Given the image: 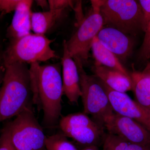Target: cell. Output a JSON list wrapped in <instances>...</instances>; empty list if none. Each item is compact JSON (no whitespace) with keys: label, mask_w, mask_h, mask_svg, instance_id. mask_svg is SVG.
Returning <instances> with one entry per match:
<instances>
[{"label":"cell","mask_w":150,"mask_h":150,"mask_svg":"<svg viewBox=\"0 0 150 150\" xmlns=\"http://www.w3.org/2000/svg\"><path fill=\"white\" fill-rule=\"evenodd\" d=\"M33 102L43 110V126L53 128L59 124L62 115L64 93L60 64H30Z\"/></svg>","instance_id":"cell-1"},{"label":"cell","mask_w":150,"mask_h":150,"mask_svg":"<svg viewBox=\"0 0 150 150\" xmlns=\"http://www.w3.org/2000/svg\"><path fill=\"white\" fill-rule=\"evenodd\" d=\"M5 68L0 92V123L31 107L33 93L30 69L16 63Z\"/></svg>","instance_id":"cell-2"},{"label":"cell","mask_w":150,"mask_h":150,"mask_svg":"<svg viewBox=\"0 0 150 150\" xmlns=\"http://www.w3.org/2000/svg\"><path fill=\"white\" fill-rule=\"evenodd\" d=\"M100 13L103 26L115 28L128 35H136L142 30L143 13L138 1H100Z\"/></svg>","instance_id":"cell-3"},{"label":"cell","mask_w":150,"mask_h":150,"mask_svg":"<svg viewBox=\"0 0 150 150\" xmlns=\"http://www.w3.org/2000/svg\"><path fill=\"white\" fill-rule=\"evenodd\" d=\"M11 40L10 44L3 53L4 66L16 63L31 64L58 58L51 47L54 40L44 35L30 33Z\"/></svg>","instance_id":"cell-4"},{"label":"cell","mask_w":150,"mask_h":150,"mask_svg":"<svg viewBox=\"0 0 150 150\" xmlns=\"http://www.w3.org/2000/svg\"><path fill=\"white\" fill-rule=\"evenodd\" d=\"M74 60L79 75L83 112L91 115L95 122L104 128L105 121L115 112L107 94L99 79L88 74L80 61Z\"/></svg>","instance_id":"cell-5"},{"label":"cell","mask_w":150,"mask_h":150,"mask_svg":"<svg viewBox=\"0 0 150 150\" xmlns=\"http://www.w3.org/2000/svg\"><path fill=\"white\" fill-rule=\"evenodd\" d=\"M16 150H46V136L32 108L23 110L5 126Z\"/></svg>","instance_id":"cell-6"},{"label":"cell","mask_w":150,"mask_h":150,"mask_svg":"<svg viewBox=\"0 0 150 150\" xmlns=\"http://www.w3.org/2000/svg\"><path fill=\"white\" fill-rule=\"evenodd\" d=\"M92 9L79 25V28L66 44L74 60L83 65L88 62L94 39L103 27V20L100 13V1H92Z\"/></svg>","instance_id":"cell-7"},{"label":"cell","mask_w":150,"mask_h":150,"mask_svg":"<svg viewBox=\"0 0 150 150\" xmlns=\"http://www.w3.org/2000/svg\"><path fill=\"white\" fill-rule=\"evenodd\" d=\"M59 125L66 137L71 138L84 147L93 146L98 147L102 144L105 134L103 127L84 112L62 116Z\"/></svg>","instance_id":"cell-8"},{"label":"cell","mask_w":150,"mask_h":150,"mask_svg":"<svg viewBox=\"0 0 150 150\" xmlns=\"http://www.w3.org/2000/svg\"><path fill=\"white\" fill-rule=\"evenodd\" d=\"M109 134L118 136L128 143L150 148V131L133 119L114 112L105 122Z\"/></svg>","instance_id":"cell-9"},{"label":"cell","mask_w":150,"mask_h":150,"mask_svg":"<svg viewBox=\"0 0 150 150\" xmlns=\"http://www.w3.org/2000/svg\"><path fill=\"white\" fill-rule=\"evenodd\" d=\"M98 79L114 112L135 120L150 131V110L131 99L126 93L113 90Z\"/></svg>","instance_id":"cell-10"},{"label":"cell","mask_w":150,"mask_h":150,"mask_svg":"<svg viewBox=\"0 0 150 150\" xmlns=\"http://www.w3.org/2000/svg\"><path fill=\"white\" fill-rule=\"evenodd\" d=\"M100 43L113 53L121 62L130 57L134 41L129 35L112 28H103L97 35Z\"/></svg>","instance_id":"cell-11"},{"label":"cell","mask_w":150,"mask_h":150,"mask_svg":"<svg viewBox=\"0 0 150 150\" xmlns=\"http://www.w3.org/2000/svg\"><path fill=\"white\" fill-rule=\"evenodd\" d=\"M62 81L64 94L71 103H78L81 96L79 75L74 60L67 48L66 40L63 41L62 58Z\"/></svg>","instance_id":"cell-12"},{"label":"cell","mask_w":150,"mask_h":150,"mask_svg":"<svg viewBox=\"0 0 150 150\" xmlns=\"http://www.w3.org/2000/svg\"><path fill=\"white\" fill-rule=\"evenodd\" d=\"M33 3V1L31 0H21L7 30V36L11 40L18 39L31 33Z\"/></svg>","instance_id":"cell-13"},{"label":"cell","mask_w":150,"mask_h":150,"mask_svg":"<svg viewBox=\"0 0 150 150\" xmlns=\"http://www.w3.org/2000/svg\"><path fill=\"white\" fill-rule=\"evenodd\" d=\"M92 70L95 76L113 90L123 93L132 91L131 76H127L119 71L95 63L92 67Z\"/></svg>","instance_id":"cell-14"},{"label":"cell","mask_w":150,"mask_h":150,"mask_svg":"<svg viewBox=\"0 0 150 150\" xmlns=\"http://www.w3.org/2000/svg\"><path fill=\"white\" fill-rule=\"evenodd\" d=\"M133 88L137 101L150 110V74L144 69L138 71L133 67L130 74Z\"/></svg>","instance_id":"cell-15"},{"label":"cell","mask_w":150,"mask_h":150,"mask_svg":"<svg viewBox=\"0 0 150 150\" xmlns=\"http://www.w3.org/2000/svg\"><path fill=\"white\" fill-rule=\"evenodd\" d=\"M91 49L95 63L117 70L127 76H130L118 58L100 43L97 36L94 39Z\"/></svg>","instance_id":"cell-16"},{"label":"cell","mask_w":150,"mask_h":150,"mask_svg":"<svg viewBox=\"0 0 150 150\" xmlns=\"http://www.w3.org/2000/svg\"><path fill=\"white\" fill-rule=\"evenodd\" d=\"M65 11L49 10L43 12H32L31 30L35 34L44 35L61 18Z\"/></svg>","instance_id":"cell-17"},{"label":"cell","mask_w":150,"mask_h":150,"mask_svg":"<svg viewBox=\"0 0 150 150\" xmlns=\"http://www.w3.org/2000/svg\"><path fill=\"white\" fill-rule=\"evenodd\" d=\"M45 146L46 150H79L61 133L46 137Z\"/></svg>","instance_id":"cell-18"},{"label":"cell","mask_w":150,"mask_h":150,"mask_svg":"<svg viewBox=\"0 0 150 150\" xmlns=\"http://www.w3.org/2000/svg\"><path fill=\"white\" fill-rule=\"evenodd\" d=\"M129 144L118 136L105 133L103 141V150H126Z\"/></svg>","instance_id":"cell-19"},{"label":"cell","mask_w":150,"mask_h":150,"mask_svg":"<svg viewBox=\"0 0 150 150\" xmlns=\"http://www.w3.org/2000/svg\"><path fill=\"white\" fill-rule=\"evenodd\" d=\"M145 33L144 41L139 54V59L144 61L150 59V21Z\"/></svg>","instance_id":"cell-20"},{"label":"cell","mask_w":150,"mask_h":150,"mask_svg":"<svg viewBox=\"0 0 150 150\" xmlns=\"http://www.w3.org/2000/svg\"><path fill=\"white\" fill-rule=\"evenodd\" d=\"M138 1L143 13L142 31L145 32L150 21V0H139Z\"/></svg>","instance_id":"cell-21"},{"label":"cell","mask_w":150,"mask_h":150,"mask_svg":"<svg viewBox=\"0 0 150 150\" xmlns=\"http://www.w3.org/2000/svg\"><path fill=\"white\" fill-rule=\"evenodd\" d=\"M0 150H16L12 143L8 130L6 126L2 129L0 136Z\"/></svg>","instance_id":"cell-22"},{"label":"cell","mask_w":150,"mask_h":150,"mask_svg":"<svg viewBox=\"0 0 150 150\" xmlns=\"http://www.w3.org/2000/svg\"><path fill=\"white\" fill-rule=\"evenodd\" d=\"M20 1L21 0H0V11L2 15L15 11Z\"/></svg>","instance_id":"cell-23"},{"label":"cell","mask_w":150,"mask_h":150,"mask_svg":"<svg viewBox=\"0 0 150 150\" xmlns=\"http://www.w3.org/2000/svg\"><path fill=\"white\" fill-rule=\"evenodd\" d=\"M49 10L54 11H65L69 7L73 8V1L66 0H49Z\"/></svg>","instance_id":"cell-24"},{"label":"cell","mask_w":150,"mask_h":150,"mask_svg":"<svg viewBox=\"0 0 150 150\" xmlns=\"http://www.w3.org/2000/svg\"><path fill=\"white\" fill-rule=\"evenodd\" d=\"M5 68L4 65V60H3V53L0 52V92H1V88L2 84L4 75Z\"/></svg>","instance_id":"cell-25"},{"label":"cell","mask_w":150,"mask_h":150,"mask_svg":"<svg viewBox=\"0 0 150 150\" xmlns=\"http://www.w3.org/2000/svg\"><path fill=\"white\" fill-rule=\"evenodd\" d=\"M150 148L144 146L142 145L129 143L126 150H147Z\"/></svg>","instance_id":"cell-26"},{"label":"cell","mask_w":150,"mask_h":150,"mask_svg":"<svg viewBox=\"0 0 150 150\" xmlns=\"http://www.w3.org/2000/svg\"><path fill=\"white\" fill-rule=\"evenodd\" d=\"M36 3H37L38 6H39L41 8L43 9L49 8V4L48 1L46 0H40V1H36Z\"/></svg>","instance_id":"cell-27"},{"label":"cell","mask_w":150,"mask_h":150,"mask_svg":"<svg viewBox=\"0 0 150 150\" xmlns=\"http://www.w3.org/2000/svg\"><path fill=\"white\" fill-rule=\"evenodd\" d=\"M100 150L98 147L97 146H90L86 147L83 148L81 150Z\"/></svg>","instance_id":"cell-28"},{"label":"cell","mask_w":150,"mask_h":150,"mask_svg":"<svg viewBox=\"0 0 150 150\" xmlns=\"http://www.w3.org/2000/svg\"><path fill=\"white\" fill-rule=\"evenodd\" d=\"M144 70L150 74V63L149 62L147 63V64Z\"/></svg>","instance_id":"cell-29"},{"label":"cell","mask_w":150,"mask_h":150,"mask_svg":"<svg viewBox=\"0 0 150 150\" xmlns=\"http://www.w3.org/2000/svg\"><path fill=\"white\" fill-rule=\"evenodd\" d=\"M150 150V149H148V150Z\"/></svg>","instance_id":"cell-30"}]
</instances>
